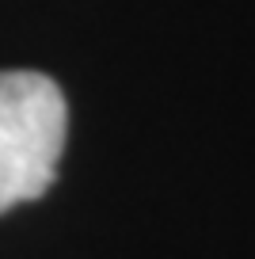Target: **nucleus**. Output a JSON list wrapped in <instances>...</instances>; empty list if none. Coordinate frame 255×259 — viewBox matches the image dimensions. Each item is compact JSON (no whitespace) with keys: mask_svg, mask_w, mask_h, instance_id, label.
Returning <instances> with one entry per match:
<instances>
[{"mask_svg":"<svg viewBox=\"0 0 255 259\" xmlns=\"http://www.w3.org/2000/svg\"><path fill=\"white\" fill-rule=\"evenodd\" d=\"M65 130L69 107L46 73H0V213L54 187Z\"/></svg>","mask_w":255,"mask_h":259,"instance_id":"nucleus-1","label":"nucleus"}]
</instances>
